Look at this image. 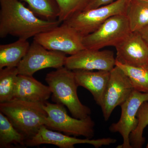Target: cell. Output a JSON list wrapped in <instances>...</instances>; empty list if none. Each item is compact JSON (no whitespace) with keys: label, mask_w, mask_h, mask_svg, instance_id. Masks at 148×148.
I'll return each mask as SVG.
<instances>
[{"label":"cell","mask_w":148,"mask_h":148,"mask_svg":"<svg viewBox=\"0 0 148 148\" xmlns=\"http://www.w3.org/2000/svg\"><path fill=\"white\" fill-rule=\"evenodd\" d=\"M84 36L73 28L63 23L61 26L34 37V40L48 50L72 55L85 49Z\"/></svg>","instance_id":"obj_7"},{"label":"cell","mask_w":148,"mask_h":148,"mask_svg":"<svg viewBox=\"0 0 148 148\" xmlns=\"http://www.w3.org/2000/svg\"><path fill=\"white\" fill-rule=\"evenodd\" d=\"M51 94L49 86L43 84L33 76L18 74L13 99L45 103Z\"/></svg>","instance_id":"obj_14"},{"label":"cell","mask_w":148,"mask_h":148,"mask_svg":"<svg viewBox=\"0 0 148 148\" xmlns=\"http://www.w3.org/2000/svg\"><path fill=\"white\" fill-rule=\"evenodd\" d=\"M44 104L13 99L0 103V112L27 140L34 136L42 125L47 126L48 116Z\"/></svg>","instance_id":"obj_2"},{"label":"cell","mask_w":148,"mask_h":148,"mask_svg":"<svg viewBox=\"0 0 148 148\" xmlns=\"http://www.w3.org/2000/svg\"><path fill=\"white\" fill-rule=\"evenodd\" d=\"M116 58L112 51L85 49L67 57L64 66L71 71H111L116 66Z\"/></svg>","instance_id":"obj_12"},{"label":"cell","mask_w":148,"mask_h":148,"mask_svg":"<svg viewBox=\"0 0 148 148\" xmlns=\"http://www.w3.org/2000/svg\"><path fill=\"white\" fill-rule=\"evenodd\" d=\"M147 147V148H148V143L147 145V147Z\"/></svg>","instance_id":"obj_26"},{"label":"cell","mask_w":148,"mask_h":148,"mask_svg":"<svg viewBox=\"0 0 148 148\" xmlns=\"http://www.w3.org/2000/svg\"><path fill=\"white\" fill-rule=\"evenodd\" d=\"M28 4L29 8L36 14L48 20L58 19L59 7L56 0H20Z\"/></svg>","instance_id":"obj_20"},{"label":"cell","mask_w":148,"mask_h":148,"mask_svg":"<svg viewBox=\"0 0 148 148\" xmlns=\"http://www.w3.org/2000/svg\"><path fill=\"white\" fill-rule=\"evenodd\" d=\"M138 32L148 47V25L140 29Z\"/></svg>","instance_id":"obj_25"},{"label":"cell","mask_w":148,"mask_h":148,"mask_svg":"<svg viewBox=\"0 0 148 148\" xmlns=\"http://www.w3.org/2000/svg\"><path fill=\"white\" fill-rule=\"evenodd\" d=\"M125 14L111 16L98 29L85 36L83 43L85 49L100 50L107 46L115 47L131 33Z\"/></svg>","instance_id":"obj_6"},{"label":"cell","mask_w":148,"mask_h":148,"mask_svg":"<svg viewBox=\"0 0 148 148\" xmlns=\"http://www.w3.org/2000/svg\"><path fill=\"white\" fill-rule=\"evenodd\" d=\"M143 1H146L148 2V0H143Z\"/></svg>","instance_id":"obj_27"},{"label":"cell","mask_w":148,"mask_h":148,"mask_svg":"<svg viewBox=\"0 0 148 148\" xmlns=\"http://www.w3.org/2000/svg\"><path fill=\"white\" fill-rule=\"evenodd\" d=\"M79 86L87 89L92 94L98 106H101L110 79V71L84 70L73 71Z\"/></svg>","instance_id":"obj_15"},{"label":"cell","mask_w":148,"mask_h":148,"mask_svg":"<svg viewBox=\"0 0 148 148\" xmlns=\"http://www.w3.org/2000/svg\"><path fill=\"white\" fill-rule=\"evenodd\" d=\"M130 1L116 0L109 4L83 11L63 23L73 27L84 37L96 31L111 16L125 14Z\"/></svg>","instance_id":"obj_5"},{"label":"cell","mask_w":148,"mask_h":148,"mask_svg":"<svg viewBox=\"0 0 148 148\" xmlns=\"http://www.w3.org/2000/svg\"><path fill=\"white\" fill-rule=\"evenodd\" d=\"M91 0H56L59 7L58 19L61 23L85 10Z\"/></svg>","instance_id":"obj_23"},{"label":"cell","mask_w":148,"mask_h":148,"mask_svg":"<svg viewBox=\"0 0 148 148\" xmlns=\"http://www.w3.org/2000/svg\"><path fill=\"white\" fill-rule=\"evenodd\" d=\"M114 1H115L114 0H91L90 3L88 4L85 10H89L109 4L112 3Z\"/></svg>","instance_id":"obj_24"},{"label":"cell","mask_w":148,"mask_h":148,"mask_svg":"<svg viewBox=\"0 0 148 148\" xmlns=\"http://www.w3.org/2000/svg\"><path fill=\"white\" fill-rule=\"evenodd\" d=\"M115 48L116 61L148 70V47L138 32H131Z\"/></svg>","instance_id":"obj_13"},{"label":"cell","mask_w":148,"mask_h":148,"mask_svg":"<svg viewBox=\"0 0 148 148\" xmlns=\"http://www.w3.org/2000/svg\"><path fill=\"white\" fill-rule=\"evenodd\" d=\"M45 79L55 102L66 106L73 117L83 119L90 116L91 110L78 96L79 86L73 71L64 66L47 74Z\"/></svg>","instance_id":"obj_3"},{"label":"cell","mask_w":148,"mask_h":148,"mask_svg":"<svg viewBox=\"0 0 148 148\" xmlns=\"http://www.w3.org/2000/svg\"><path fill=\"white\" fill-rule=\"evenodd\" d=\"M134 88L125 73L116 66L110 71V79L101 105L103 117L108 120L114 109L129 98Z\"/></svg>","instance_id":"obj_9"},{"label":"cell","mask_w":148,"mask_h":148,"mask_svg":"<svg viewBox=\"0 0 148 148\" xmlns=\"http://www.w3.org/2000/svg\"><path fill=\"white\" fill-rule=\"evenodd\" d=\"M66 58L65 53L48 50L34 40L27 54L17 66L18 74L33 76L43 69H59L65 66Z\"/></svg>","instance_id":"obj_8"},{"label":"cell","mask_w":148,"mask_h":148,"mask_svg":"<svg viewBox=\"0 0 148 148\" xmlns=\"http://www.w3.org/2000/svg\"><path fill=\"white\" fill-rule=\"evenodd\" d=\"M116 142V139L110 138L97 140L88 138L78 139L62 134L58 131H53L45 125H43L34 136L26 140L25 144L27 147H37L43 144H50L60 148H74V146L77 144H87L98 148L115 144Z\"/></svg>","instance_id":"obj_11"},{"label":"cell","mask_w":148,"mask_h":148,"mask_svg":"<svg viewBox=\"0 0 148 148\" xmlns=\"http://www.w3.org/2000/svg\"><path fill=\"white\" fill-rule=\"evenodd\" d=\"M138 126L130 134V142L132 148H141L145 142L143 136L145 128L148 125V101L143 103L138 110L137 114Z\"/></svg>","instance_id":"obj_22"},{"label":"cell","mask_w":148,"mask_h":148,"mask_svg":"<svg viewBox=\"0 0 148 148\" xmlns=\"http://www.w3.org/2000/svg\"><path fill=\"white\" fill-rule=\"evenodd\" d=\"M26 137L17 130L4 115L0 112V148L14 145L26 146Z\"/></svg>","instance_id":"obj_18"},{"label":"cell","mask_w":148,"mask_h":148,"mask_svg":"<svg viewBox=\"0 0 148 148\" xmlns=\"http://www.w3.org/2000/svg\"><path fill=\"white\" fill-rule=\"evenodd\" d=\"M118 66L128 76L132 83L134 90L148 93V70L137 68L121 64L116 61Z\"/></svg>","instance_id":"obj_21"},{"label":"cell","mask_w":148,"mask_h":148,"mask_svg":"<svg viewBox=\"0 0 148 148\" xmlns=\"http://www.w3.org/2000/svg\"><path fill=\"white\" fill-rule=\"evenodd\" d=\"M64 106L60 103L47 102L43 104L44 109L48 116L46 127L69 136H82L91 139L94 135L95 123L90 116L83 119L72 117L69 115Z\"/></svg>","instance_id":"obj_4"},{"label":"cell","mask_w":148,"mask_h":148,"mask_svg":"<svg viewBox=\"0 0 148 148\" xmlns=\"http://www.w3.org/2000/svg\"><path fill=\"white\" fill-rule=\"evenodd\" d=\"M148 101V93L134 90L129 98L121 106V115L118 121L109 128L113 132H119L122 137L123 143L118 148H132L130 142V134L138 126L137 114L142 104Z\"/></svg>","instance_id":"obj_10"},{"label":"cell","mask_w":148,"mask_h":148,"mask_svg":"<svg viewBox=\"0 0 148 148\" xmlns=\"http://www.w3.org/2000/svg\"><path fill=\"white\" fill-rule=\"evenodd\" d=\"M30 44L28 40L18 39L11 43L0 45V69L18 66L27 54Z\"/></svg>","instance_id":"obj_16"},{"label":"cell","mask_w":148,"mask_h":148,"mask_svg":"<svg viewBox=\"0 0 148 148\" xmlns=\"http://www.w3.org/2000/svg\"><path fill=\"white\" fill-rule=\"evenodd\" d=\"M18 75L16 67L0 69V103L13 99Z\"/></svg>","instance_id":"obj_19"},{"label":"cell","mask_w":148,"mask_h":148,"mask_svg":"<svg viewBox=\"0 0 148 148\" xmlns=\"http://www.w3.org/2000/svg\"><path fill=\"white\" fill-rule=\"evenodd\" d=\"M125 15L131 32H138L148 25V2L143 0H130Z\"/></svg>","instance_id":"obj_17"},{"label":"cell","mask_w":148,"mask_h":148,"mask_svg":"<svg viewBox=\"0 0 148 148\" xmlns=\"http://www.w3.org/2000/svg\"><path fill=\"white\" fill-rule=\"evenodd\" d=\"M0 38H2L10 35L28 40L61 23L58 19L38 18L20 0H0Z\"/></svg>","instance_id":"obj_1"}]
</instances>
